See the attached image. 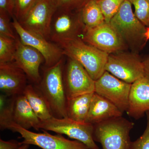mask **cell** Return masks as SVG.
<instances>
[{
  "label": "cell",
  "instance_id": "1",
  "mask_svg": "<svg viewBox=\"0 0 149 149\" xmlns=\"http://www.w3.org/2000/svg\"><path fill=\"white\" fill-rule=\"evenodd\" d=\"M64 64L63 58L54 66L45 67L41 81L35 85L45 100L53 116L58 118L67 117V99L63 80Z\"/></svg>",
  "mask_w": 149,
  "mask_h": 149
},
{
  "label": "cell",
  "instance_id": "2",
  "mask_svg": "<svg viewBox=\"0 0 149 149\" xmlns=\"http://www.w3.org/2000/svg\"><path fill=\"white\" fill-rule=\"evenodd\" d=\"M132 5L129 0H125L110 23L127 47L137 54L147 41V27L136 17Z\"/></svg>",
  "mask_w": 149,
  "mask_h": 149
},
{
  "label": "cell",
  "instance_id": "3",
  "mask_svg": "<svg viewBox=\"0 0 149 149\" xmlns=\"http://www.w3.org/2000/svg\"><path fill=\"white\" fill-rule=\"evenodd\" d=\"M58 45L64 56L78 62L95 81L105 71L109 54L85 43L81 38L63 42Z\"/></svg>",
  "mask_w": 149,
  "mask_h": 149
},
{
  "label": "cell",
  "instance_id": "4",
  "mask_svg": "<svg viewBox=\"0 0 149 149\" xmlns=\"http://www.w3.org/2000/svg\"><path fill=\"white\" fill-rule=\"evenodd\" d=\"M133 122L120 116L94 125L93 139L102 149H130V131Z\"/></svg>",
  "mask_w": 149,
  "mask_h": 149
},
{
  "label": "cell",
  "instance_id": "5",
  "mask_svg": "<svg viewBox=\"0 0 149 149\" xmlns=\"http://www.w3.org/2000/svg\"><path fill=\"white\" fill-rule=\"evenodd\" d=\"M85 27L81 11L57 8L51 22L49 40L58 45L69 40L81 38Z\"/></svg>",
  "mask_w": 149,
  "mask_h": 149
},
{
  "label": "cell",
  "instance_id": "6",
  "mask_svg": "<svg viewBox=\"0 0 149 149\" xmlns=\"http://www.w3.org/2000/svg\"><path fill=\"white\" fill-rule=\"evenodd\" d=\"M94 125L80 123L68 118H58L53 117L41 121L40 129L63 134L86 145L90 149H100L93 139Z\"/></svg>",
  "mask_w": 149,
  "mask_h": 149
},
{
  "label": "cell",
  "instance_id": "7",
  "mask_svg": "<svg viewBox=\"0 0 149 149\" xmlns=\"http://www.w3.org/2000/svg\"><path fill=\"white\" fill-rule=\"evenodd\" d=\"M105 70L130 84L145 76L143 61L137 54L133 52L123 51L109 54Z\"/></svg>",
  "mask_w": 149,
  "mask_h": 149
},
{
  "label": "cell",
  "instance_id": "8",
  "mask_svg": "<svg viewBox=\"0 0 149 149\" xmlns=\"http://www.w3.org/2000/svg\"><path fill=\"white\" fill-rule=\"evenodd\" d=\"M64 64L63 80L67 100L95 93V81L83 65L75 60L68 57Z\"/></svg>",
  "mask_w": 149,
  "mask_h": 149
},
{
  "label": "cell",
  "instance_id": "9",
  "mask_svg": "<svg viewBox=\"0 0 149 149\" xmlns=\"http://www.w3.org/2000/svg\"><path fill=\"white\" fill-rule=\"evenodd\" d=\"M8 130L21 135L23 139L22 144L34 145L42 149H90L80 141L70 140L61 134L52 135L47 130H42V133H35L15 123L12 124Z\"/></svg>",
  "mask_w": 149,
  "mask_h": 149
},
{
  "label": "cell",
  "instance_id": "10",
  "mask_svg": "<svg viewBox=\"0 0 149 149\" xmlns=\"http://www.w3.org/2000/svg\"><path fill=\"white\" fill-rule=\"evenodd\" d=\"M131 84L105 71L95 81V93L114 105L123 113L128 109Z\"/></svg>",
  "mask_w": 149,
  "mask_h": 149
},
{
  "label": "cell",
  "instance_id": "11",
  "mask_svg": "<svg viewBox=\"0 0 149 149\" xmlns=\"http://www.w3.org/2000/svg\"><path fill=\"white\" fill-rule=\"evenodd\" d=\"M81 39L109 54L123 52L128 48L110 23L106 22L97 27H85Z\"/></svg>",
  "mask_w": 149,
  "mask_h": 149
},
{
  "label": "cell",
  "instance_id": "12",
  "mask_svg": "<svg viewBox=\"0 0 149 149\" xmlns=\"http://www.w3.org/2000/svg\"><path fill=\"white\" fill-rule=\"evenodd\" d=\"M12 19L13 27L22 42L35 48L45 58V67L54 66L63 58V51L58 45L49 42L40 35L27 31L14 17Z\"/></svg>",
  "mask_w": 149,
  "mask_h": 149
},
{
  "label": "cell",
  "instance_id": "13",
  "mask_svg": "<svg viewBox=\"0 0 149 149\" xmlns=\"http://www.w3.org/2000/svg\"><path fill=\"white\" fill-rule=\"evenodd\" d=\"M56 9L53 0H40L19 23L27 31L49 40L51 22Z\"/></svg>",
  "mask_w": 149,
  "mask_h": 149
},
{
  "label": "cell",
  "instance_id": "14",
  "mask_svg": "<svg viewBox=\"0 0 149 149\" xmlns=\"http://www.w3.org/2000/svg\"><path fill=\"white\" fill-rule=\"evenodd\" d=\"M15 43L16 52L13 62L25 72L34 85H38L42 78L40 68L45 63L44 57L35 48L22 42L17 34Z\"/></svg>",
  "mask_w": 149,
  "mask_h": 149
},
{
  "label": "cell",
  "instance_id": "15",
  "mask_svg": "<svg viewBox=\"0 0 149 149\" xmlns=\"http://www.w3.org/2000/svg\"><path fill=\"white\" fill-rule=\"evenodd\" d=\"M25 72L13 62L0 63V91L8 96L22 95L28 84Z\"/></svg>",
  "mask_w": 149,
  "mask_h": 149
},
{
  "label": "cell",
  "instance_id": "16",
  "mask_svg": "<svg viewBox=\"0 0 149 149\" xmlns=\"http://www.w3.org/2000/svg\"><path fill=\"white\" fill-rule=\"evenodd\" d=\"M147 112H149V78L145 76L131 84L126 113L138 120Z\"/></svg>",
  "mask_w": 149,
  "mask_h": 149
},
{
  "label": "cell",
  "instance_id": "17",
  "mask_svg": "<svg viewBox=\"0 0 149 149\" xmlns=\"http://www.w3.org/2000/svg\"><path fill=\"white\" fill-rule=\"evenodd\" d=\"M123 113L113 104L94 93L85 123L95 125L111 118L122 116Z\"/></svg>",
  "mask_w": 149,
  "mask_h": 149
},
{
  "label": "cell",
  "instance_id": "18",
  "mask_svg": "<svg viewBox=\"0 0 149 149\" xmlns=\"http://www.w3.org/2000/svg\"><path fill=\"white\" fill-rule=\"evenodd\" d=\"M13 121L15 124L24 129L33 128L40 130L41 120L32 109L24 95L17 96L14 109Z\"/></svg>",
  "mask_w": 149,
  "mask_h": 149
},
{
  "label": "cell",
  "instance_id": "19",
  "mask_svg": "<svg viewBox=\"0 0 149 149\" xmlns=\"http://www.w3.org/2000/svg\"><path fill=\"white\" fill-rule=\"evenodd\" d=\"M94 93L81 95L67 100V117L77 122L85 123Z\"/></svg>",
  "mask_w": 149,
  "mask_h": 149
},
{
  "label": "cell",
  "instance_id": "20",
  "mask_svg": "<svg viewBox=\"0 0 149 149\" xmlns=\"http://www.w3.org/2000/svg\"><path fill=\"white\" fill-rule=\"evenodd\" d=\"M23 95L41 121H45L54 117L45 100L35 85L28 84Z\"/></svg>",
  "mask_w": 149,
  "mask_h": 149
},
{
  "label": "cell",
  "instance_id": "21",
  "mask_svg": "<svg viewBox=\"0 0 149 149\" xmlns=\"http://www.w3.org/2000/svg\"><path fill=\"white\" fill-rule=\"evenodd\" d=\"M81 16L86 27H97L105 22L98 0H91L81 10Z\"/></svg>",
  "mask_w": 149,
  "mask_h": 149
},
{
  "label": "cell",
  "instance_id": "22",
  "mask_svg": "<svg viewBox=\"0 0 149 149\" xmlns=\"http://www.w3.org/2000/svg\"><path fill=\"white\" fill-rule=\"evenodd\" d=\"M16 96L0 95V129H8L13 124L14 109Z\"/></svg>",
  "mask_w": 149,
  "mask_h": 149
},
{
  "label": "cell",
  "instance_id": "23",
  "mask_svg": "<svg viewBox=\"0 0 149 149\" xmlns=\"http://www.w3.org/2000/svg\"><path fill=\"white\" fill-rule=\"evenodd\" d=\"M15 52V39L0 35V63L13 62Z\"/></svg>",
  "mask_w": 149,
  "mask_h": 149
},
{
  "label": "cell",
  "instance_id": "24",
  "mask_svg": "<svg viewBox=\"0 0 149 149\" xmlns=\"http://www.w3.org/2000/svg\"><path fill=\"white\" fill-rule=\"evenodd\" d=\"M125 0H98V3L107 23H110Z\"/></svg>",
  "mask_w": 149,
  "mask_h": 149
},
{
  "label": "cell",
  "instance_id": "25",
  "mask_svg": "<svg viewBox=\"0 0 149 149\" xmlns=\"http://www.w3.org/2000/svg\"><path fill=\"white\" fill-rule=\"evenodd\" d=\"M135 8V15L147 28L149 27V0H129Z\"/></svg>",
  "mask_w": 149,
  "mask_h": 149
},
{
  "label": "cell",
  "instance_id": "26",
  "mask_svg": "<svg viewBox=\"0 0 149 149\" xmlns=\"http://www.w3.org/2000/svg\"><path fill=\"white\" fill-rule=\"evenodd\" d=\"M40 0H14V17L20 22Z\"/></svg>",
  "mask_w": 149,
  "mask_h": 149
},
{
  "label": "cell",
  "instance_id": "27",
  "mask_svg": "<svg viewBox=\"0 0 149 149\" xmlns=\"http://www.w3.org/2000/svg\"><path fill=\"white\" fill-rule=\"evenodd\" d=\"M91 0H53L57 8L80 11Z\"/></svg>",
  "mask_w": 149,
  "mask_h": 149
},
{
  "label": "cell",
  "instance_id": "28",
  "mask_svg": "<svg viewBox=\"0 0 149 149\" xmlns=\"http://www.w3.org/2000/svg\"><path fill=\"white\" fill-rule=\"evenodd\" d=\"M11 18L8 13L0 11V35L15 39L16 34L14 32Z\"/></svg>",
  "mask_w": 149,
  "mask_h": 149
},
{
  "label": "cell",
  "instance_id": "29",
  "mask_svg": "<svg viewBox=\"0 0 149 149\" xmlns=\"http://www.w3.org/2000/svg\"><path fill=\"white\" fill-rule=\"evenodd\" d=\"M146 128L141 137L132 142L130 149H149V112H147Z\"/></svg>",
  "mask_w": 149,
  "mask_h": 149
},
{
  "label": "cell",
  "instance_id": "30",
  "mask_svg": "<svg viewBox=\"0 0 149 149\" xmlns=\"http://www.w3.org/2000/svg\"><path fill=\"white\" fill-rule=\"evenodd\" d=\"M14 0H0V11L8 13L12 18L14 17Z\"/></svg>",
  "mask_w": 149,
  "mask_h": 149
},
{
  "label": "cell",
  "instance_id": "31",
  "mask_svg": "<svg viewBox=\"0 0 149 149\" xmlns=\"http://www.w3.org/2000/svg\"><path fill=\"white\" fill-rule=\"evenodd\" d=\"M22 145L21 142L16 140L5 141L0 139V149H18Z\"/></svg>",
  "mask_w": 149,
  "mask_h": 149
},
{
  "label": "cell",
  "instance_id": "32",
  "mask_svg": "<svg viewBox=\"0 0 149 149\" xmlns=\"http://www.w3.org/2000/svg\"><path fill=\"white\" fill-rule=\"evenodd\" d=\"M145 76L149 78V54L148 56L143 61Z\"/></svg>",
  "mask_w": 149,
  "mask_h": 149
},
{
  "label": "cell",
  "instance_id": "33",
  "mask_svg": "<svg viewBox=\"0 0 149 149\" xmlns=\"http://www.w3.org/2000/svg\"><path fill=\"white\" fill-rule=\"evenodd\" d=\"M30 145L28 144H23L18 149H29Z\"/></svg>",
  "mask_w": 149,
  "mask_h": 149
},
{
  "label": "cell",
  "instance_id": "34",
  "mask_svg": "<svg viewBox=\"0 0 149 149\" xmlns=\"http://www.w3.org/2000/svg\"><path fill=\"white\" fill-rule=\"evenodd\" d=\"M146 39L147 41L149 40V27L147 28L146 33Z\"/></svg>",
  "mask_w": 149,
  "mask_h": 149
}]
</instances>
